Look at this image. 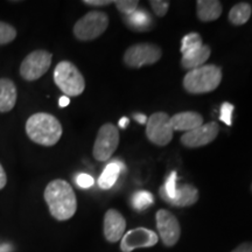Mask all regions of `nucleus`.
Returning <instances> with one entry per match:
<instances>
[{
	"instance_id": "obj_35",
	"label": "nucleus",
	"mask_w": 252,
	"mask_h": 252,
	"mask_svg": "<svg viewBox=\"0 0 252 252\" xmlns=\"http://www.w3.org/2000/svg\"><path fill=\"white\" fill-rule=\"evenodd\" d=\"M251 188H252V186H251Z\"/></svg>"
},
{
	"instance_id": "obj_31",
	"label": "nucleus",
	"mask_w": 252,
	"mask_h": 252,
	"mask_svg": "<svg viewBox=\"0 0 252 252\" xmlns=\"http://www.w3.org/2000/svg\"><path fill=\"white\" fill-rule=\"evenodd\" d=\"M7 184V176H6V173L2 168V166L0 165V189H2Z\"/></svg>"
},
{
	"instance_id": "obj_20",
	"label": "nucleus",
	"mask_w": 252,
	"mask_h": 252,
	"mask_svg": "<svg viewBox=\"0 0 252 252\" xmlns=\"http://www.w3.org/2000/svg\"><path fill=\"white\" fill-rule=\"evenodd\" d=\"M123 168H124V166L119 160H113V161L109 162L98 179L99 187L102 189H110L113 187L117 182V179Z\"/></svg>"
},
{
	"instance_id": "obj_30",
	"label": "nucleus",
	"mask_w": 252,
	"mask_h": 252,
	"mask_svg": "<svg viewBox=\"0 0 252 252\" xmlns=\"http://www.w3.org/2000/svg\"><path fill=\"white\" fill-rule=\"evenodd\" d=\"M231 252H252V243L247 242V243L238 245V247L234 249Z\"/></svg>"
},
{
	"instance_id": "obj_7",
	"label": "nucleus",
	"mask_w": 252,
	"mask_h": 252,
	"mask_svg": "<svg viewBox=\"0 0 252 252\" xmlns=\"http://www.w3.org/2000/svg\"><path fill=\"white\" fill-rule=\"evenodd\" d=\"M171 117L165 112H156L147 118L146 135L151 143L158 146H166L173 139Z\"/></svg>"
},
{
	"instance_id": "obj_33",
	"label": "nucleus",
	"mask_w": 252,
	"mask_h": 252,
	"mask_svg": "<svg viewBox=\"0 0 252 252\" xmlns=\"http://www.w3.org/2000/svg\"><path fill=\"white\" fill-rule=\"evenodd\" d=\"M69 103H70V98L67 96H62L59 100V105L61 106V108H65V106L69 105Z\"/></svg>"
},
{
	"instance_id": "obj_23",
	"label": "nucleus",
	"mask_w": 252,
	"mask_h": 252,
	"mask_svg": "<svg viewBox=\"0 0 252 252\" xmlns=\"http://www.w3.org/2000/svg\"><path fill=\"white\" fill-rule=\"evenodd\" d=\"M154 203L153 195L147 190H138L132 196V207L138 212L146 209Z\"/></svg>"
},
{
	"instance_id": "obj_29",
	"label": "nucleus",
	"mask_w": 252,
	"mask_h": 252,
	"mask_svg": "<svg viewBox=\"0 0 252 252\" xmlns=\"http://www.w3.org/2000/svg\"><path fill=\"white\" fill-rule=\"evenodd\" d=\"M84 4L88 6H97V7H100V6H109L113 4L111 0H84Z\"/></svg>"
},
{
	"instance_id": "obj_3",
	"label": "nucleus",
	"mask_w": 252,
	"mask_h": 252,
	"mask_svg": "<svg viewBox=\"0 0 252 252\" xmlns=\"http://www.w3.org/2000/svg\"><path fill=\"white\" fill-rule=\"evenodd\" d=\"M222 70L215 64L189 70L184 78V88L190 94L212 93L220 84Z\"/></svg>"
},
{
	"instance_id": "obj_32",
	"label": "nucleus",
	"mask_w": 252,
	"mask_h": 252,
	"mask_svg": "<svg viewBox=\"0 0 252 252\" xmlns=\"http://www.w3.org/2000/svg\"><path fill=\"white\" fill-rule=\"evenodd\" d=\"M133 118L139 123V124H146L147 123V117L145 115H143V113H134Z\"/></svg>"
},
{
	"instance_id": "obj_19",
	"label": "nucleus",
	"mask_w": 252,
	"mask_h": 252,
	"mask_svg": "<svg viewBox=\"0 0 252 252\" xmlns=\"http://www.w3.org/2000/svg\"><path fill=\"white\" fill-rule=\"evenodd\" d=\"M210 48L206 45H203L200 49L195 50V52L189 53V54L182 55L181 65L182 68L188 69V70H193V69L200 68L204 65L206 61L210 58Z\"/></svg>"
},
{
	"instance_id": "obj_10",
	"label": "nucleus",
	"mask_w": 252,
	"mask_h": 252,
	"mask_svg": "<svg viewBox=\"0 0 252 252\" xmlns=\"http://www.w3.org/2000/svg\"><path fill=\"white\" fill-rule=\"evenodd\" d=\"M157 229L162 243L166 247H174L178 243L181 235L180 223L171 212L166 209L158 210L157 215Z\"/></svg>"
},
{
	"instance_id": "obj_27",
	"label": "nucleus",
	"mask_w": 252,
	"mask_h": 252,
	"mask_svg": "<svg viewBox=\"0 0 252 252\" xmlns=\"http://www.w3.org/2000/svg\"><path fill=\"white\" fill-rule=\"evenodd\" d=\"M151 6H152L153 12L158 17H165L169 8V2L163 1V0H153L151 1Z\"/></svg>"
},
{
	"instance_id": "obj_16",
	"label": "nucleus",
	"mask_w": 252,
	"mask_h": 252,
	"mask_svg": "<svg viewBox=\"0 0 252 252\" xmlns=\"http://www.w3.org/2000/svg\"><path fill=\"white\" fill-rule=\"evenodd\" d=\"M17 87L8 78H0V112H8L15 106Z\"/></svg>"
},
{
	"instance_id": "obj_14",
	"label": "nucleus",
	"mask_w": 252,
	"mask_h": 252,
	"mask_svg": "<svg viewBox=\"0 0 252 252\" xmlns=\"http://www.w3.org/2000/svg\"><path fill=\"white\" fill-rule=\"evenodd\" d=\"M173 131H191L198 126L203 125V117L194 111H185L176 113L171 117Z\"/></svg>"
},
{
	"instance_id": "obj_2",
	"label": "nucleus",
	"mask_w": 252,
	"mask_h": 252,
	"mask_svg": "<svg viewBox=\"0 0 252 252\" xmlns=\"http://www.w3.org/2000/svg\"><path fill=\"white\" fill-rule=\"evenodd\" d=\"M26 133L34 143L42 146H53L61 139L62 125L54 116L39 112L27 119Z\"/></svg>"
},
{
	"instance_id": "obj_13",
	"label": "nucleus",
	"mask_w": 252,
	"mask_h": 252,
	"mask_svg": "<svg viewBox=\"0 0 252 252\" xmlns=\"http://www.w3.org/2000/svg\"><path fill=\"white\" fill-rule=\"evenodd\" d=\"M126 229V220L118 210L109 209L104 215V236L110 243L121 241Z\"/></svg>"
},
{
	"instance_id": "obj_5",
	"label": "nucleus",
	"mask_w": 252,
	"mask_h": 252,
	"mask_svg": "<svg viewBox=\"0 0 252 252\" xmlns=\"http://www.w3.org/2000/svg\"><path fill=\"white\" fill-rule=\"evenodd\" d=\"M109 26V17L104 12L93 11L81 18L74 26V35L81 41H91L102 35Z\"/></svg>"
},
{
	"instance_id": "obj_12",
	"label": "nucleus",
	"mask_w": 252,
	"mask_h": 252,
	"mask_svg": "<svg viewBox=\"0 0 252 252\" xmlns=\"http://www.w3.org/2000/svg\"><path fill=\"white\" fill-rule=\"evenodd\" d=\"M220 127L217 123L212 122L208 124H203L194 130L186 132L181 137V143L184 146L189 149H196L210 144L217 138Z\"/></svg>"
},
{
	"instance_id": "obj_24",
	"label": "nucleus",
	"mask_w": 252,
	"mask_h": 252,
	"mask_svg": "<svg viewBox=\"0 0 252 252\" xmlns=\"http://www.w3.org/2000/svg\"><path fill=\"white\" fill-rule=\"evenodd\" d=\"M17 37V30L9 24L0 21V45H7Z\"/></svg>"
},
{
	"instance_id": "obj_11",
	"label": "nucleus",
	"mask_w": 252,
	"mask_h": 252,
	"mask_svg": "<svg viewBox=\"0 0 252 252\" xmlns=\"http://www.w3.org/2000/svg\"><path fill=\"white\" fill-rule=\"evenodd\" d=\"M159 241L153 230L146 228H135L127 231L121 239V250L123 252H132L138 248H152Z\"/></svg>"
},
{
	"instance_id": "obj_21",
	"label": "nucleus",
	"mask_w": 252,
	"mask_h": 252,
	"mask_svg": "<svg viewBox=\"0 0 252 252\" xmlns=\"http://www.w3.org/2000/svg\"><path fill=\"white\" fill-rule=\"evenodd\" d=\"M252 14V7L248 2H239L230 9L229 20L235 26H242L247 24Z\"/></svg>"
},
{
	"instance_id": "obj_8",
	"label": "nucleus",
	"mask_w": 252,
	"mask_h": 252,
	"mask_svg": "<svg viewBox=\"0 0 252 252\" xmlns=\"http://www.w3.org/2000/svg\"><path fill=\"white\" fill-rule=\"evenodd\" d=\"M162 52L152 43H137L126 49L124 63L131 68H141L144 65L154 64L161 59Z\"/></svg>"
},
{
	"instance_id": "obj_6",
	"label": "nucleus",
	"mask_w": 252,
	"mask_h": 252,
	"mask_svg": "<svg viewBox=\"0 0 252 252\" xmlns=\"http://www.w3.org/2000/svg\"><path fill=\"white\" fill-rule=\"evenodd\" d=\"M119 145L118 128L113 124H104L100 126L98 134L94 144L93 154L98 161H108L116 152Z\"/></svg>"
},
{
	"instance_id": "obj_18",
	"label": "nucleus",
	"mask_w": 252,
	"mask_h": 252,
	"mask_svg": "<svg viewBox=\"0 0 252 252\" xmlns=\"http://www.w3.org/2000/svg\"><path fill=\"white\" fill-rule=\"evenodd\" d=\"M125 24L127 25L131 30L137 32L149 31L153 26V19L149 12L144 8H137V11L131 15L124 17Z\"/></svg>"
},
{
	"instance_id": "obj_25",
	"label": "nucleus",
	"mask_w": 252,
	"mask_h": 252,
	"mask_svg": "<svg viewBox=\"0 0 252 252\" xmlns=\"http://www.w3.org/2000/svg\"><path fill=\"white\" fill-rule=\"evenodd\" d=\"M115 5L124 17H127L137 11L139 1L137 0H118V1H115Z\"/></svg>"
},
{
	"instance_id": "obj_9",
	"label": "nucleus",
	"mask_w": 252,
	"mask_h": 252,
	"mask_svg": "<svg viewBox=\"0 0 252 252\" xmlns=\"http://www.w3.org/2000/svg\"><path fill=\"white\" fill-rule=\"evenodd\" d=\"M53 55L47 50H34L24 59L20 65V75L26 81L39 80L48 71Z\"/></svg>"
},
{
	"instance_id": "obj_4",
	"label": "nucleus",
	"mask_w": 252,
	"mask_h": 252,
	"mask_svg": "<svg viewBox=\"0 0 252 252\" xmlns=\"http://www.w3.org/2000/svg\"><path fill=\"white\" fill-rule=\"evenodd\" d=\"M54 82L67 97L78 96L86 89V81L76 65L69 61H62L54 70Z\"/></svg>"
},
{
	"instance_id": "obj_22",
	"label": "nucleus",
	"mask_w": 252,
	"mask_h": 252,
	"mask_svg": "<svg viewBox=\"0 0 252 252\" xmlns=\"http://www.w3.org/2000/svg\"><path fill=\"white\" fill-rule=\"evenodd\" d=\"M203 46L202 37L197 33H189L182 39L181 43V53L182 55L189 54V53L195 52V50L200 49Z\"/></svg>"
},
{
	"instance_id": "obj_28",
	"label": "nucleus",
	"mask_w": 252,
	"mask_h": 252,
	"mask_svg": "<svg viewBox=\"0 0 252 252\" xmlns=\"http://www.w3.org/2000/svg\"><path fill=\"white\" fill-rule=\"evenodd\" d=\"M76 184L81 188H90L94 184V180L91 175L86 174V173H81V174L77 175Z\"/></svg>"
},
{
	"instance_id": "obj_17",
	"label": "nucleus",
	"mask_w": 252,
	"mask_h": 252,
	"mask_svg": "<svg viewBox=\"0 0 252 252\" xmlns=\"http://www.w3.org/2000/svg\"><path fill=\"white\" fill-rule=\"evenodd\" d=\"M196 8L197 18L203 23L217 20L222 14V4L217 0H198Z\"/></svg>"
},
{
	"instance_id": "obj_34",
	"label": "nucleus",
	"mask_w": 252,
	"mask_h": 252,
	"mask_svg": "<svg viewBox=\"0 0 252 252\" xmlns=\"http://www.w3.org/2000/svg\"><path fill=\"white\" fill-rule=\"evenodd\" d=\"M128 123H130V119H128L127 117H123L121 121H119V126H121L122 128H126L127 127V125H128Z\"/></svg>"
},
{
	"instance_id": "obj_1",
	"label": "nucleus",
	"mask_w": 252,
	"mask_h": 252,
	"mask_svg": "<svg viewBox=\"0 0 252 252\" xmlns=\"http://www.w3.org/2000/svg\"><path fill=\"white\" fill-rule=\"evenodd\" d=\"M45 201L50 215L58 220H67L77 210V200L74 189L67 181L53 180L45 189Z\"/></svg>"
},
{
	"instance_id": "obj_26",
	"label": "nucleus",
	"mask_w": 252,
	"mask_h": 252,
	"mask_svg": "<svg viewBox=\"0 0 252 252\" xmlns=\"http://www.w3.org/2000/svg\"><path fill=\"white\" fill-rule=\"evenodd\" d=\"M232 112H234V105L230 103H223L220 106V119L224 124L228 126H231L232 124Z\"/></svg>"
},
{
	"instance_id": "obj_15",
	"label": "nucleus",
	"mask_w": 252,
	"mask_h": 252,
	"mask_svg": "<svg viewBox=\"0 0 252 252\" xmlns=\"http://www.w3.org/2000/svg\"><path fill=\"white\" fill-rule=\"evenodd\" d=\"M198 200V190L194 186L184 184L176 188L175 196L166 201L173 207H189L196 203Z\"/></svg>"
}]
</instances>
